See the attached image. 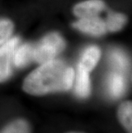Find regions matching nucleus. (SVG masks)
Instances as JSON below:
<instances>
[{"label": "nucleus", "mask_w": 132, "mask_h": 133, "mask_svg": "<svg viewBox=\"0 0 132 133\" xmlns=\"http://www.w3.org/2000/svg\"><path fill=\"white\" fill-rule=\"evenodd\" d=\"M0 133H31V130L26 120L16 119L5 126Z\"/></svg>", "instance_id": "obj_11"}, {"label": "nucleus", "mask_w": 132, "mask_h": 133, "mask_svg": "<svg viewBox=\"0 0 132 133\" xmlns=\"http://www.w3.org/2000/svg\"><path fill=\"white\" fill-rule=\"evenodd\" d=\"M73 27L81 32L92 36H101L108 32L106 21L100 16L78 18L77 21L73 23Z\"/></svg>", "instance_id": "obj_4"}, {"label": "nucleus", "mask_w": 132, "mask_h": 133, "mask_svg": "<svg viewBox=\"0 0 132 133\" xmlns=\"http://www.w3.org/2000/svg\"><path fill=\"white\" fill-rule=\"evenodd\" d=\"M75 71L59 59H52L33 70L25 78L22 89L32 95L68 91L73 87Z\"/></svg>", "instance_id": "obj_1"}, {"label": "nucleus", "mask_w": 132, "mask_h": 133, "mask_svg": "<svg viewBox=\"0 0 132 133\" xmlns=\"http://www.w3.org/2000/svg\"><path fill=\"white\" fill-rule=\"evenodd\" d=\"M105 21L107 31L114 33L119 32L124 27V25L127 22V17L123 13L110 11V12H108L107 17Z\"/></svg>", "instance_id": "obj_9"}, {"label": "nucleus", "mask_w": 132, "mask_h": 133, "mask_svg": "<svg viewBox=\"0 0 132 133\" xmlns=\"http://www.w3.org/2000/svg\"><path fill=\"white\" fill-rule=\"evenodd\" d=\"M106 5L103 0H85L77 4L73 8V14L77 18L99 16L106 10Z\"/></svg>", "instance_id": "obj_5"}, {"label": "nucleus", "mask_w": 132, "mask_h": 133, "mask_svg": "<svg viewBox=\"0 0 132 133\" xmlns=\"http://www.w3.org/2000/svg\"><path fill=\"white\" fill-rule=\"evenodd\" d=\"M100 56H101V52H100V48L98 46H88L83 51L82 54H81L79 64L84 69H86L88 71L90 72L97 65L98 62L100 61Z\"/></svg>", "instance_id": "obj_7"}, {"label": "nucleus", "mask_w": 132, "mask_h": 133, "mask_svg": "<svg viewBox=\"0 0 132 133\" xmlns=\"http://www.w3.org/2000/svg\"><path fill=\"white\" fill-rule=\"evenodd\" d=\"M91 91L89 71L78 64L77 81H75V93L79 98L84 99L88 97Z\"/></svg>", "instance_id": "obj_6"}, {"label": "nucleus", "mask_w": 132, "mask_h": 133, "mask_svg": "<svg viewBox=\"0 0 132 133\" xmlns=\"http://www.w3.org/2000/svg\"><path fill=\"white\" fill-rule=\"evenodd\" d=\"M110 62L112 65L116 68L117 70H126L128 66V61L125 55L121 52V51H114L111 53L110 56Z\"/></svg>", "instance_id": "obj_13"}, {"label": "nucleus", "mask_w": 132, "mask_h": 133, "mask_svg": "<svg viewBox=\"0 0 132 133\" xmlns=\"http://www.w3.org/2000/svg\"><path fill=\"white\" fill-rule=\"evenodd\" d=\"M73 133H77V132H73Z\"/></svg>", "instance_id": "obj_14"}, {"label": "nucleus", "mask_w": 132, "mask_h": 133, "mask_svg": "<svg viewBox=\"0 0 132 133\" xmlns=\"http://www.w3.org/2000/svg\"><path fill=\"white\" fill-rule=\"evenodd\" d=\"M107 89L112 97L119 98L125 89V80L122 74L119 72H112L108 76Z\"/></svg>", "instance_id": "obj_8"}, {"label": "nucleus", "mask_w": 132, "mask_h": 133, "mask_svg": "<svg viewBox=\"0 0 132 133\" xmlns=\"http://www.w3.org/2000/svg\"><path fill=\"white\" fill-rule=\"evenodd\" d=\"M14 23L8 18H0V46L12 37Z\"/></svg>", "instance_id": "obj_12"}, {"label": "nucleus", "mask_w": 132, "mask_h": 133, "mask_svg": "<svg viewBox=\"0 0 132 133\" xmlns=\"http://www.w3.org/2000/svg\"><path fill=\"white\" fill-rule=\"evenodd\" d=\"M66 43L60 34L52 32L45 35L37 43H30L31 61L42 64L54 59L65 49Z\"/></svg>", "instance_id": "obj_2"}, {"label": "nucleus", "mask_w": 132, "mask_h": 133, "mask_svg": "<svg viewBox=\"0 0 132 133\" xmlns=\"http://www.w3.org/2000/svg\"><path fill=\"white\" fill-rule=\"evenodd\" d=\"M119 121L128 131L132 129V104L131 101H124L119 107L117 111Z\"/></svg>", "instance_id": "obj_10"}, {"label": "nucleus", "mask_w": 132, "mask_h": 133, "mask_svg": "<svg viewBox=\"0 0 132 133\" xmlns=\"http://www.w3.org/2000/svg\"><path fill=\"white\" fill-rule=\"evenodd\" d=\"M20 39L17 36L11 37L0 46V83L8 80L13 71V55Z\"/></svg>", "instance_id": "obj_3"}]
</instances>
